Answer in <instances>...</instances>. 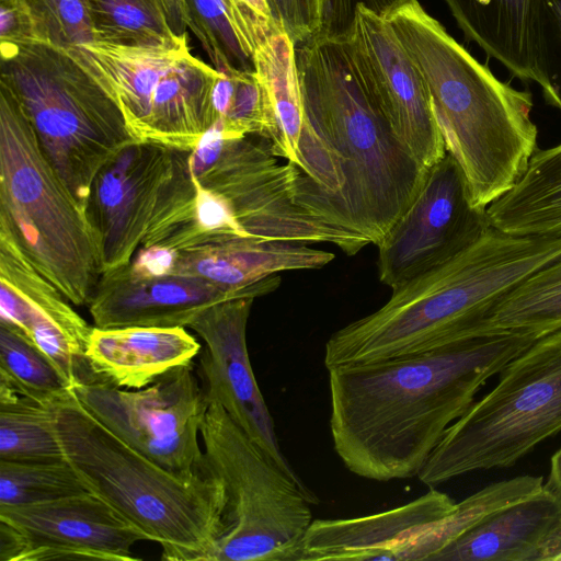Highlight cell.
Masks as SVG:
<instances>
[{
    "mask_svg": "<svg viewBox=\"0 0 561 561\" xmlns=\"http://www.w3.org/2000/svg\"><path fill=\"white\" fill-rule=\"evenodd\" d=\"M537 339L493 329L427 352L329 369L335 453L360 478L417 477L481 387Z\"/></svg>",
    "mask_w": 561,
    "mask_h": 561,
    "instance_id": "1",
    "label": "cell"
},
{
    "mask_svg": "<svg viewBox=\"0 0 561 561\" xmlns=\"http://www.w3.org/2000/svg\"><path fill=\"white\" fill-rule=\"evenodd\" d=\"M295 51L304 107L295 203L378 245L416 196L427 168L368 99L343 38L316 37Z\"/></svg>",
    "mask_w": 561,
    "mask_h": 561,
    "instance_id": "2",
    "label": "cell"
},
{
    "mask_svg": "<svg viewBox=\"0 0 561 561\" xmlns=\"http://www.w3.org/2000/svg\"><path fill=\"white\" fill-rule=\"evenodd\" d=\"M561 256V234L506 233L491 228L448 263L392 290L376 311L335 331L324 365L368 363L427 352L493 330L490 308L528 275Z\"/></svg>",
    "mask_w": 561,
    "mask_h": 561,
    "instance_id": "3",
    "label": "cell"
},
{
    "mask_svg": "<svg viewBox=\"0 0 561 561\" xmlns=\"http://www.w3.org/2000/svg\"><path fill=\"white\" fill-rule=\"evenodd\" d=\"M386 21L424 80L446 151L474 205L486 208L520 180L538 149L531 93L495 77L417 0Z\"/></svg>",
    "mask_w": 561,
    "mask_h": 561,
    "instance_id": "4",
    "label": "cell"
},
{
    "mask_svg": "<svg viewBox=\"0 0 561 561\" xmlns=\"http://www.w3.org/2000/svg\"><path fill=\"white\" fill-rule=\"evenodd\" d=\"M53 410L64 456L88 491L158 542L162 560H213L227 533L218 477L184 478L153 462L91 415L72 391Z\"/></svg>",
    "mask_w": 561,
    "mask_h": 561,
    "instance_id": "5",
    "label": "cell"
},
{
    "mask_svg": "<svg viewBox=\"0 0 561 561\" xmlns=\"http://www.w3.org/2000/svg\"><path fill=\"white\" fill-rule=\"evenodd\" d=\"M0 83L84 208L99 171L137 141L113 96L69 50L36 41H0Z\"/></svg>",
    "mask_w": 561,
    "mask_h": 561,
    "instance_id": "6",
    "label": "cell"
},
{
    "mask_svg": "<svg viewBox=\"0 0 561 561\" xmlns=\"http://www.w3.org/2000/svg\"><path fill=\"white\" fill-rule=\"evenodd\" d=\"M0 225L72 305L89 304L102 268L85 210L44 154L21 104L2 83Z\"/></svg>",
    "mask_w": 561,
    "mask_h": 561,
    "instance_id": "7",
    "label": "cell"
},
{
    "mask_svg": "<svg viewBox=\"0 0 561 561\" xmlns=\"http://www.w3.org/2000/svg\"><path fill=\"white\" fill-rule=\"evenodd\" d=\"M560 432L561 329L505 365L493 389L447 428L417 478L435 488L477 470L512 467Z\"/></svg>",
    "mask_w": 561,
    "mask_h": 561,
    "instance_id": "8",
    "label": "cell"
},
{
    "mask_svg": "<svg viewBox=\"0 0 561 561\" xmlns=\"http://www.w3.org/2000/svg\"><path fill=\"white\" fill-rule=\"evenodd\" d=\"M201 437L226 493L227 533L211 561H300L318 496L267 457L218 402L209 403Z\"/></svg>",
    "mask_w": 561,
    "mask_h": 561,
    "instance_id": "9",
    "label": "cell"
},
{
    "mask_svg": "<svg viewBox=\"0 0 561 561\" xmlns=\"http://www.w3.org/2000/svg\"><path fill=\"white\" fill-rule=\"evenodd\" d=\"M67 50L113 96L137 141L192 151L216 124L221 72L191 53L187 35L170 46L94 41Z\"/></svg>",
    "mask_w": 561,
    "mask_h": 561,
    "instance_id": "10",
    "label": "cell"
},
{
    "mask_svg": "<svg viewBox=\"0 0 561 561\" xmlns=\"http://www.w3.org/2000/svg\"><path fill=\"white\" fill-rule=\"evenodd\" d=\"M254 135L226 137L213 126L190 152L199 183L224 199L249 239L304 244L328 242L346 255L368 245L363 238L332 228L295 203L298 168L279 164L270 142Z\"/></svg>",
    "mask_w": 561,
    "mask_h": 561,
    "instance_id": "11",
    "label": "cell"
},
{
    "mask_svg": "<svg viewBox=\"0 0 561 561\" xmlns=\"http://www.w3.org/2000/svg\"><path fill=\"white\" fill-rule=\"evenodd\" d=\"M72 393L114 435L169 471L184 478L210 472L198 443L209 402L193 363L141 389L95 380Z\"/></svg>",
    "mask_w": 561,
    "mask_h": 561,
    "instance_id": "12",
    "label": "cell"
},
{
    "mask_svg": "<svg viewBox=\"0 0 561 561\" xmlns=\"http://www.w3.org/2000/svg\"><path fill=\"white\" fill-rule=\"evenodd\" d=\"M491 228L474 205L466 176L448 152L427 169L416 196L378 248V276L391 290L437 268Z\"/></svg>",
    "mask_w": 561,
    "mask_h": 561,
    "instance_id": "13",
    "label": "cell"
},
{
    "mask_svg": "<svg viewBox=\"0 0 561 561\" xmlns=\"http://www.w3.org/2000/svg\"><path fill=\"white\" fill-rule=\"evenodd\" d=\"M146 536L91 492L0 506V561H136Z\"/></svg>",
    "mask_w": 561,
    "mask_h": 561,
    "instance_id": "14",
    "label": "cell"
},
{
    "mask_svg": "<svg viewBox=\"0 0 561 561\" xmlns=\"http://www.w3.org/2000/svg\"><path fill=\"white\" fill-rule=\"evenodd\" d=\"M368 99L396 136L427 169L446 147L422 76L390 24L362 5L343 38Z\"/></svg>",
    "mask_w": 561,
    "mask_h": 561,
    "instance_id": "15",
    "label": "cell"
},
{
    "mask_svg": "<svg viewBox=\"0 0 561 561\" xmlns=\"http://www.w3.org/2000/svg\"><path fill=\"white\" fill-rule=\"evenodd\" d=\"M254 298L220 301L202 310L187 325L205 343L199 375L208 402H218L233 422L297 483L307 486L280 449L274 420L255 380L247 325Z\"/></svg>",
    "mask_w": 561,
    "mask_h": 561,
    "instance_id": "16",
    "label": "cell"
},
{
    "mask_svg": "<svg viewBox=\"0 0 561 561\" xmlns=\"http://www.w3.org/2000/svg\"><path fill=\"white\" fill-rule=\"evenodd\" d=\"M173 149L134 141L94 178L84 210L99 247L102 273L128 264L140 248Z\"/></svg>",
    "mask_w": 561,
    "mask_h": 561,
    "instance_id": "17",
    "label": "cell"
},
{
    "mask_svg": "<svg viewBox=\"0 0 561 561\" xmlns=\"http://www.w3.org/2000/svg\"><path fill=\"white\" fill-rule=\"evenodd\" d=\"M0 225V324L32 341L62 371L84 357L93 327Z\"/></svg>",
    "mask_w": 561,
    "mask_h": 561,
    "instance_id": "18",
    "label": "cell"
},
{
    "mask_svg": "<svg viewBox=\"0 0 561 561\" xmlns=\"http://www.w3.org/2000/svg\"><path fill=\"white\" fill-rule=\"evenodd\" d=\"M236 299L196 277L152 273L130 262L103 272L88 304L94 327H184L205 308Z\"/></svg>",
    "mask_w": 561,
    "mask_h": 561,
    "instance_id": "19",
    "label": "cell"
},
{
    "mask_svg": "<svg viewBox=\"0 0 561 561\" xmlns=\"http://www.w3.org/2000/svg\"><path fill=\"white\" fill-rule=\"evenodd\" d=\"M455 507L448 494L430 488L409 503L376 514L313 519L302 542L300 561H400L403 550L417 535Z\"/></svg>",
    "mask_w": 561,
    "mask_h": 561,
    "instance_id": "20",
    "label": "cell"
},
{
    "mask_svg": "<svg viewBox=\"0 0 561 561\" xmlns=\"http://www.w3.org/2000/svg\"><path fill=\"white\" fill-rule=\"evenodd\" d=\"M333 259L309 244L234 239L172 251L169 273L203 279L234 298L255 299L279 286L278 273L319 270Z\"/></svg>",
    "mask_w": 561,
    "mask_h": 561,
    "instance_id": "21",
    "label": "cell"
},
{
    "mask_svg": "<svg viewBox=\"0 0 561 561\" xmlns=\"http://www.w3.org/2000/svg\"><path fill=\"white\" fill-rule=\"evenodd\" d=\"M190 152L173 149L170 170L140 247L180 252L226 240L249 239L224 199L196 179Z\"/></svg>",
    "mask_w": 561,
    "mask_h": 561,
    "instance_id": "22",
    "label": "cell"
},
{
    "mask_svg": "<svg viewBox=\"0 0 561 561\" xmlns=\"http://www.w3.org/2000/svg\"><path fill=\"white\" fill-rule=\"evenodd\" d=\"M202 346L184 327H93L85 357L96 377L123 389H141L192 363Z\"/></svg>",
    "mask_w": 561,
    "mask_h": 561,
    "instance_id": "23",
    "label": "cell"
},
{
    "mask_svg": "<svg viewBox=\"0 0 561 561\" xmlns=\"http://www.w3.org/2000/svg\"><path fill=\"white\" fill-rule=\"evenodd\" d=\"M560 527L561 499L542 488L492 512L430 561H539Z\"/></svg>",
    "mask_w": 561,
    "mask_h": 561,
    "instance_id": "24",
    "label": "cell"
},
{
    "mask_svg": "<svg viewBox=\"0 0 561 561\" xmlns=\"http://www.w3.org/2000/svg\"><path fill=\"white\" fill-rule=\"evenodd\" d=\"M253 67L261 83L272 152L299 167L304 107L296 65L295 44L279 31L253 51Z\"/></svg>",
    "mask_w": 561,
    "mask_h": 561,
    "instance_id": "25",
    "label": "cell"
},
{
    "mask_svg": "<svg viewBox=\"0 0 561 561\" xmlns=\"http://www.w3.org/2000/svg\"><path fill=\"white\" fill-rule=\"evenodd\" d=\"M465 37L522 81H535L530 55L533 0H444Z\"/></svg>",
    "mask_w": 561,
    "mask_h": 561,
    "instance_id": "26",
    "label": "cell"
},
{
    "mask_svg": "<svg viewBox=\"0 0 561 561\" xmlns=\"http://www.w3.org/2000/svg\"><path fill=\"white\" fill-rule=\"evenodd\" d=\"M486 215L506 233L561 234V144L538 148L520 180L486 207Z\"/></svg>",
    "mask_w": 561,
    "mask_h": 561,
    "instance_id": "27",
    "label": "cell"
},
{
    "mask_svg": "<svg viewBox=\"0 0 561 561\" xmlns=\"http://www.w3.org/2000/svg\"><path fill=\"white\" fill-rule=\"evenodd\" d=\"M489 328L541 337L561 329V256L535 271L488 311Z\"/></svg>",
    "mask_w": 561,
    "mask_h": 561,
    "instance_id": "28",
    "label": "cell"
},
{
    "mask_svg": "<svg viewBox=\"0 0 561 561\" xmlns=\"http://www.w3.org/2000/svg\"><path fill=\"white\" fill-rule=\"evenodd\" d=\"M543 488L541 476H518L499 481L456 503L453 513L430 525L403 550L401 561L431 558L476 526L492 512L529 496Z\"/></svg>",
    "mask_w": 561,
    "mask_h": 561,
    "instance_id": "29",
    "label": "cell"
},
{
    "mask_svg": "<svg viewBox=\"0 0 561 561\" xmlns=\"http://www.w3.org/2000/svg\"><path fill=\"white\" fill-rule=\"evenodd\" d=\"M53 402L0 388V460L65 459L55 430Z\"/></svg>",
    "mask_w": 561,
    "mask_h": 561,
    "instance_id": "30",
    "label": "cell"
},
{
    "mask_svg": "<svg viewBox=\"0 0 561 561\" xmlns=\"http://www.w3.org/2000/svg\"><path fill=\"white\" fill-rule=\"evenodd\" d=\"M88 2L95 42L158 47L174 45L183 37L176 36L171 28L165 0Z\"/></svg>",
    "mask_w": 561,
    "mask_h": 561,
    "instance_id": "31",
    "label": "cell"
},
{
    "mask_svg": "<svg viewBox=\"0 0 561 561\" xmlns=\"http://www.w3.org/2000/svg\"><path fill=\"white\" fill-rule=\"evenodd\" d=\"M0 388L53 402L72 388L54 363L28 339L0 324Z\"/></svg>",
    "mask_w": 561,
    "mask_h": 561,
    "instance_id": "32",
    "label": "cell"
},
{
    "mask_svg": "<svg viewBox=\"0 0 561 561\" xmlns=\"http://www.w3.org/2000/svg\"><path fill=\"white\" fill-rule=\"evenodd\" d=\"M90 492L72 466L58 461L0 460V506L45 503Z\"/></svg>",
    "mask_w": 561,
    "mask_h": 561,
    "instance_id": "33",
    "label": "cell"
},
{
    "mask_svg": "<svg viewBox=\"0 0 561 561\" xmlns=\"http://www.w3.org/2000/svg\"><path fill=\"white\" fill-rule=\"evenodd\" d=\"M20 14L25 41L64 49L94 42L88 0H3Z\"/></svg>",
    "mask_w": 561,
    "mask_h": 561,
    "instance_id": "34",
    "label": "cell"
},
{
    "mask_svg": "<svg viewBox=\"0 0 561 561\" xmlns=\"http://www.w3.org/2000/svg\"><path fill=\"white\" fill-rule=\"evenodd\" d=\"M213 92L216 124L226 137L265 138L267 114L263 90L254 70H225Z\"/></svg>",
    "mask_w": 561,
    "mask_h": 561,
    "instance_id": "35",
    "label": "cell"
},
{
    "mask_svg": "<svg viewBox=\"0 0 561 561\" xmlns=\"http://www.w3.org/2000/svg\"><path fill=\"white\" fill-rule=\"evenodd\" d=\"M184 18L218 71L254 70L228 0H182Z\"/></svg>",
    "mask_w": 561,
    "mask_h": 561,
    "instance_id": "36",
    "label": "cell"
},
{
    "mask_svg": "<svg viewBox=\"0 0 561 561\" xmlns=\"http://www.w3.org/2000/svg\"><path fill=\"white\" fill-rule=\"evenodd\" d=\"M529 35L535 82L561 111V0H533Z\"/></svg>",
    "mask_w": 561,
    "mask_h": 561,
    "instance_id": "37",
    "label": "cell"
},
{
    "mask_svg": "<svg viewBox=\"0 0 561 561\" xmlns=\"http://www.w3.org/2000/svg\"><path fill=\"white\" fill-rule=\"evenodd\" d=\"M407 1L408 0H324L319 30L313 38L341 39L347 37L354 26L357 8L359 5L386 20Z\"/></svg>",
    "mask_w": 561,
    "mask_h": 561,
    "instance_id": "38",
    "label": "cell"
},
{
    "mask_svg": "<svg viewBox=\"0 0 561 561\" xmlns=\"http://www.w3.org/2000/svg\"><path fill=\"white\" fill-rule=\"evenodd\" d=\"M267 2L274 20L295 46L317 35L324 0H267Z\"/></svg>",
    "mask_w": 561,
    "mask_h": 561,
    "instance_id": "39",
    "label": "cell"
},
{
    "mask_svg": "<svg viewBox=\"0 0 561 561\" xmlns=\"http://www.w3.org/2000/svg\"><path fill=\"white\" fill-rule=\"evenodd\" d=\"M238 33L253 57L254 49L284 31L274 20L267 0H228Z\"/></svg>",
    "mask_w": 561,
    "mask_h": 561,
    "instance_id": "40",
    "label": "cell"
},
{
    "mask_svg": "<svg viewBox=\"0 0 561 561\" xmlns=\"http://www.w3.org/2000/svg\"><path fill=\"white\" fill-rule=\"evenodd\" d=\"M169 21L172 31L179 37L184 36L186 33V22L184 18L183 11V1L182 0H165Z\"/></svg>",
    "mask_w": 561,
    "mask_h": 561,
    "instance_id": "41",
    "label": "cell"
},
{
    "mask_svg": "<svg viewBox=\"0 0 561 561\" xmlns=\"http://www.w3.org/2000/svg\"><path fill=\"white\" fill-rule=\"evenodd\" d=\"M543 488L561 499V447L550 459V470Z\"/></svg>",
    "mask_w": 561,
    "mask_h": 561,
    "instance_id": "42",
    "label": "cell"
},
{
    "mask_svg": "<svg viewBox=\"0 0 561 561\" xmlns=\"http://www.w3.org/2000/svg\"><path fill=\"white\" fill-rule=\"evenodd\" d=\"M539 561H561V545L543 547Z\"/></svg>",
    "mask_w": 561,
    "mask_h": 561,
    "instance_id": "43",
    "label": "cell"
}]
</instances>
